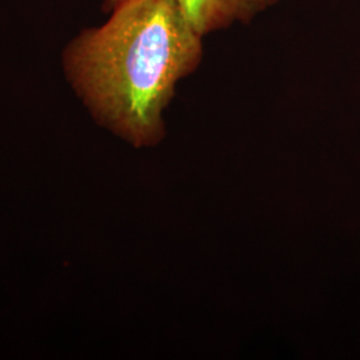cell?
<instances>
[{"label": "cell", "instance_id": "7a4b0ae2", "mask_svg": "<svg viewBox=\"0 0 360 360\" xmlns=\"http://www.w3.org/2000/svg\"><path fill=\"white\" fill-rule=\"evenodd\" d=\"M282 0H178L195 31L203 38L235 23L248 25Z\"/></svg>", "mask_w": 360, "mask_h": 360}, {"label": "cell", "instance_id": "3957f363", "mask_svg": "<svg viewBox=\"0 0 360 360\" xmlns=\"http://www.w3.org/2000/svg\"><path fill=\"white\" fill-rule=\"evenodd\" d=\"M122 1H123V0H104V11H110V13H111V11L115 8L116 6H117L119 3H122Z\"/></svg>", "mask_w": 360, "mask_h": 360}, {"label": "cell", "instance_id": "6da1fadb", "mask_svg": "<svg viewBox=\"0 0 360 360\" xmlns=\"http://www.w3.org/2000/svg\"><path fill=\"white\" fill-rule=\"evenodd\" d=\"M203 53L178 0H123L103 26L67 44L63 70L98 124L147 148L165 139V111Z\"/></svg>", "mask_w": 360, "mask_h": 360}]
</instances>
